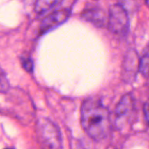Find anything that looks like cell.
I'll list each match as a JSON object with an SVG mask.
<instances>
[{
  "label": "cell",
  "instance_id": "6da1fadb",
  "mask_svg": "<svg viewBox=\"0 0 149 149\" xmlns=\"http://www.w3.org/2000/svg\"><path fill=\"white\" fill-rule=\"evenodd\" d=\"M81 123L87 135L97 141L107 138L111 128L109 111L96 97H90L83 102Z\"/></svg>",
  "mask_w": 149,
  "mask_h": 149
},
{
  "label": "cell",
  "instance_id": "7a4b0ae2",
  "mask_svg": "<svg viewBox=\"0 0 149 149\" xmlns=\"http://www.w3.org/2000/svg\"><path fill=\"white\" fill-rule=\"evenodd\" d=\"M36 134L42 149H61L62 137L58 127L49 119L42 118L36 125Z\"/></svg>",
  "mask_w": 149,
  "mask_h": 149
},
{
  "label": "cell",
  "instance_id": "3957f363",
  "mask_svg": "<svg viewBox=\"0 0 149 149\" xmlns=\"http://www.w3.org/2000/svg\"><path fill=\"white\" fill-rule=\"evenodd\" d=\"M108 25L111 31L118 35H125L129 29L127 11L120 4H113L109 10Z\"/></svg>",
  "mask_w": 149,
  "mask_h": 149
},
{
  "label": "cell",
  "instance_id": "277c9868",
  "mask_svg": "<svg viewBox=\"0 0 149 149\" xmlns=\"http://www.w3.org/2000/svg\"><path fill=\"white\" fill-rule=\"evenodd\" d=\"M135 109L133 97L130 94H126L118 103L115 110V125L117 127L122 128L127 123Z\"/></svg>",
  "mask_w": 149,
  "mask_h": 149
},
{
  "label": "cell",
  "instance_id": "5b68a950",
  "mask_svg": "<svg viewBox=\"0 0 149 149\" xmlns=\"http://www.w3.org/2000/svg\"><path fill=\"white\" fill-rule=\"evenodd\" d=\"M70 17L68 9L54 11L42 20L39 26V34H44L65 23Z\"/></svg>",
  "mask_w": 149,
  "mask_h": 149
},
{
  "label": "cell",
  "instance_id": "8992f818",
  "mask_svg": "<svg viewBox=\"0 0 149 149\" xmlns=\"http://www.w3.org/2000/svg\"><path fill=\"white\" fill-rule=\"evenodd\" d=\"M81 17L87 21L93 23L97 27H103L106 24V16L103 10L98 7H90L84 10L81 13Z\"/></svg>",
  "mask_w": 149,
  "mask_h": 149
},
{
  "label": "cell",
  "instance_id": "52a82bcc",
  "mask_svg": "<svg viewBox=\"0 0 149 149\" xmlns=\"http://www.w3.org/2000/svg\"><path fill=\"white\" fill-rule=\"evenodd\" d=\"M63 0H35L34 11L38 15H43L61 4Z\"/></svg>",
  "mask_w": 149,
  "mask_h": 149
},
{
  "label": "cell",
  "instance_id": "ba28073f",
  "mask_svg": "<svg viewBox=\"0 0 149 149\" xmlns=\"http://www.w3.org/2000/svg\"><path fill=\"white\" fill-rule=\"evenodd\" d=\"M139 72L145 77H149V45L145 48L139 59Z\"/></svg>",
  "mask_w": 149,
  "mask_h": 149
},
{
  "label": "cell",
  "instance_id": "9c48e42d",
  "mask_svg": "<svg viewBox=\"0 0 149 149\" xmlns=\"http://www.w3.org/2000/svg\"><path fill=\"white\" fill-rule=\"evenodd\" d=\"M10 84L4 70L0 67V93H7L10 90Z\"/></svg>",
  "mask_w": 149,
  "mask_h": 149
},
{
  "label": "cell",
  "instance_id": "30bf717a",
  "mask_svg": "<svg viewBox=\"0 0 149 149\" xmlns=\"http://www.w3.org/2000/svg\"><path fill=\"white\" fill-rule=\"evenodd\" d=\"M22 65H23L24 69L26 70L28 72H32L33 71V64L31 58H23L22 59Z\"/></svg>",
  "mask_w": 149,
  "mask_h": 149
},
{
  "label": "cell",
  "instance_id": "8fae6325",
  "mask_svg": "<svg viewBox=\"0 0 149 149\" xmlns=\"http://www.w3.org/2000/svg\"><path fill=\"white\" fill-rule=\"evenodd\" d=\"M136 1L137 0H121L120 4L127 11H128L130 9L133 8L136 4Z\"/></svg>",
  "mask_w": 149,
  "mask_h": 149
},
{
  "label": "cell",
  "instance_id": "7c38bea8",
  "mask_svg": "<svg viewBox=\"0 0 149 149\" xmlns=\"http://www.w3.org/2000/svg\"><path fill=\"white\" fill-rule=\"evenodd\" d=\"M143 112L145 115V118L146 119L147 122L149 124V101H147L144 104L143 106Z\"/></svg>",
  "mask_w": 149,
  "mask_h": 149
},
{
  "label": "cell",
  "instance_id": "4fadbf2b",
  "mask_svg": "<svg viewBox=\"0 0 149 149\" xmlns=\"http://www.w3.org/2000/svg\"><path fill=\"white\" fill-rule=\"evenodd\" d=\"M145 2L146 4V5L149 7V0H145Z\"/></svg>",
  "mask_w": 149,
  "mask_h": 149
},
{
  "label": "cell",
  "instance_id": "5bb4252c",
  "mask_svg": "<svg viewBox=\"0 0 149 149\" xmlns=\"http://www.w3.org/2000/svg\"><path fill=\"white\" fill-rule=\"evenodd\" d=\"M6 149H13V148H6Z\"/></svg>",
  "mask_w": 149,
  "mask_h": 149
}]
</instances>
